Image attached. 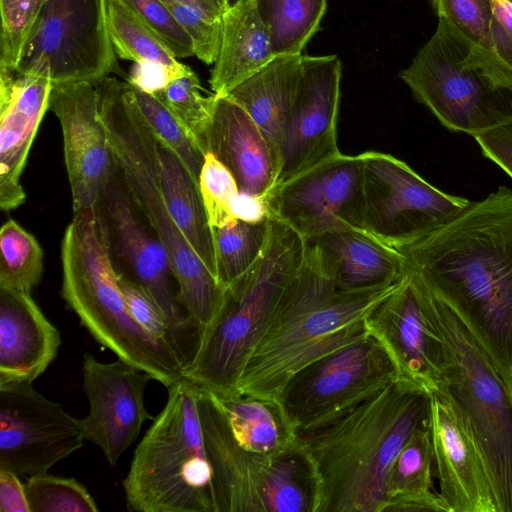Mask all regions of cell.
<instances>
[{"label":"cell","mask_w":512,"mask_h":512,"mask_svg":"<svg viewBox=\"0 0 512 512\" xmlns=\"http://www.w3.org/2000/svg\"><path fill=\"white\" fill-rule=\"evenodd\" d=\"M267 219L259 223L235 219L213 228L217 279L224 288L246 273L261 255L267 236Z\"/></svg>","instance_id":"1f68e13d"},{"label":"cell","mask_w":512,"mask_h":512,"mask_svg":"<svg viewBox=\"0 0 512 512\" xmlns=\"http://www.w3.org/2000/svg\"><path fill=\"white\" fill-rule=\"evenodd\" d=\"M240 1V0H233V2Z\"/></svg>","instance_id":"f5cc1de1"},{"label":"cell","mask_w":512,"mask_h":512,"mask_svg":"<svg viewBox=\"0 0 512 512\" xmlns=\"http://www.w3.org/2000/svg\"><path fill=\"white\" fill-rule=\"evenodd\" d=\"M306 250L343 291L388 286L406 274L403 254L363 229L341 224L304 240Z\"/></svg>","instance_id":"603a6c76"},{"label":"cell","mask_w":512,"mask_h":512,"mask_svg":"<svg viewBox=\"0 0 512 512\" xmlns=\"http://www.w3.org/2000/svg\"><path fill=\"white\" fill-rule=\"evenodd\" d=\"M362 161L340 154L266 195L269 216L304 240L341 224L361 229Z\"/></svg>","instance_id":"e0dca14e"},{"label":"cell","mask_w":512,"mask_h":512,"mask_svg":"<svg viewBox=\"0 0 512 512\" xmlns=\"http://www.w3.org/2000/svg\"><path fill=\"white\" fill-rule=\"evenodd\" d=\"M232 213L236 219L248 223L265 221L269 216L266 196L239 191L232 204Z\"/></svg>","instance_id":"c3c4849f"},{"label":"cell","mask_w":512,"mask_h":512,"mask_svg":"<svg viewBox=\"0 0 512 512\" xmlns=\"http://www.w3.org/2000/svg\"><path fill=\"white\" fill-rule=\"evenodd\" d=\"M193 43L194 55L214 64L220 46L222 17H212L180 0H162Z\"/></svg>","instance_id":"ab89813d"},{"label":"cell","mask_w":512,"mask_h":512,"mask_svg":"<svg viewBox=\"0 0 512 512\" xmlns=\"http://www.w3.org/2000/svg\"><path fill=\"white\" fill-rule=\"evenodd\" d=\"M433 462V445L427 423L412 433L393 462L388 479L387 504L433 491Z\"/></svg>","instance_id":"836d02e7"},{"label":"cell","mask_w":512,"mask_h":512,"mask_svg":"<svg viewBox=\"0 0 512 512\" xmlns=\"http://www.w3.org/2000/svg\"><path fill=\"white\" fill-rule=\"evenodd\" d=\"M202 91L198 76L191 70L153 95L184 126L205 154L206 135L212 117L215 94L206 97Z\"/></svg>","instance_id":"e575fe53"},{"label":"cell","mask_w":512,"mask_h":512,"mask_svg":"<svg viewBox=\"0 0 512 512\" xmlns=\"http://www.w3.org/2000/svg\"><path fill=\"white\" fill-rule=\"evenodd\" d=\"M46 0H0V72L16 70Z\"/></svg>","instance_id":"74e56055"},{"label":"cell","mask_w":512,"mask_h":512,"mask_svg":"<svg viewBox=\"0 0 512 512\" xmlns=\"http://www.w3.org/2000/svg\"><path fill=\"white\" fill-rule=\"evenodd\" d=\"M199 190L212 228L222 227L236 218L232 204L239 187L231 171L210 151L204 154Z\"/></svg>","instance_id":"f35d334b"},{"label":"cell","mask_w":512,"mask_h":512,"mask_svg":"<svg viewBox=\"0 0 512 512\" xmlns=\"http://www.w3.org/2000/svg\"><path fill=\"white\" fill-rule=\"evenodd\" d=\"M122 1L158 35L177 58L195 56L192 40L162 0Z\"/></svg>","instance_id":"b9f144b4"},{"label":"cell","mask_w":512,"mask_h":512,"mask_svg":"<svg viewBox=\"0 0 512 512\" xmlns=\"http://www.w3.org/2000/svg\"><path fill=\"white\" fill-rule=\"evenodd\" d=\"M117 278L133 317L147 332L169 344L178 353L185 365L177 338L154 301L139 285L125 276L117 274Z\"/></svg>","instance_id":"7bdbcfd3"},{"label":"cell","mask_w":512,"mask_h":512,"mask_svg":"<svg viewBox=\"0 0 512 512\" xmlns=\"http://www.w3.org/2000/svg\"><path fill=\"white\" fill-rule=\"evenodd\" d=\"M84 441L81 420L32 382L0 385V469L18 476L46 473Z\"/></svg>","instance_id":"9a60e30c"},{"label":"cell","mask_w":512,"mask_h":512,"mask_svg":"<svg viewBox=\"0 0 512 512\" xmlns=\"http://www.w3.org/2000/svg\"><path fill=\"white\" fill-rule=\"evenodd\" d=\"M301 73L302 55L276 56L225 94L239 104L260 129L277 174L285 124Z\"/></svg>","instance_id":"484cf974"},{"label":"cell","mask_w":512,"mask_h":512,"mask_svg":"<svg viewBox=\"0 0 512 512\" xmlns=\"http://www.w3.org/2000/svg\"><path fill=\"white\" fill-rule=\"evenodd\" d=\"M450 512L448 505L433 491L389 502L384 512Z\"/></svg>","instance_id":"681fc988"},{"label":"cell","mask_w":512,"mask_h":512,"mask_svg":"<svg viewBox=\"0 0 512 512\" xmlns=\"http://www.w3.org/2000/svg\"><path fill=\"white\" fill-rule=\"evenodd\" d=\"M107 0H46L14 72L47 70L53 85H93L118 70Z\"/></svg>","instance_id":"4fadbf2b"},{"label":"cell","mask_w":512,"mask_h":512,"mask_svg":"<svg viewBox=\"0 0 512 512\" xmlns=\"http://www.w3.org/2000/svg\"><path fill=\"white\" fill-rule=\"evenodd\" d=\"M134 450L123 488L137 512H216L197 387L182 380Z\"/></svg>","instance_id":"52a82bcc"},{"label":"cell","mask_w":512,"mask_h":512,"mask_svg":"<svg viewBox=\"0 0 512 512\" xmlns=\"http://www.w3.org/2000/svg\"><path fill=\"white\" fill-rule=\"evenodd\" d=\"M155 142L160 186L170 215L189 245L217 279L213 228L199 186L180 157L156 134Z\"/></svg>","instance_id":"83f0119b"},{"label":"cell","mask_w":512,"mask_h":512,"mask_svg":"<svg viewBox=\"0 0 512 512\" xmlns=\"http://www.w3.org/2000/svg\"><path fill=\"white\" fill-rule=\"evenodd\" d=\"M429 428L439 495L450 512H500L483 457L459 413L442 393L430 396Z\"/></svg>","instance_id":"44dd1931"},{"label":"cell","mask_w":512,"mask_h":512,"mask_svg":"<svg viewBox=\"0 0 512 512\" xmlns=\"http://www.w3.org/2000/svg\"><path fill=\"white\" fill-rule=\"evenodd\" d=\"M490 52L512 70V0H492Z\"/></svg>","instance_id":"ee69618b"},{"label":"cell","mask_w":512,"mask_h":512,"mask_svg":"<svg viewBox=\"0 0 512 512\" xmlns=\"http://www.w3.org/2000/svg\"><path fill=\"white\" fill-rule=\"evenodd\" d=\"M131 88L137 104L150 127L180 157L199 186V177L204 164V153L202 150L184 126L156 96L144 92L133 85H131Z\"/></svg>","instance_id":"d590c367"},{"label":"cell","mask_w":512,"mask_h":512,"mask_svg":"<svg viewBox=\"0 0 512 512\" xmlns=\"http://www.w3.org/2000/svg\"><path fill=\"white\" fill-rule=\"evenodd\" d=\"M218 399L233 437L246 451L274 458L297 442L278 400L245 394Z\"/></svg>","instance_id":"f1b7e54d"},{"label":"cell","mask_w":512,"mask_h":512,"mask_svg":"<svg viewBox=\"0 0 512 512\" xmlns=\"http://www.w3.org/2000/svg\"><path fill=\"white\" fill-rule=\"evenodd\" d=\"M473 137L483 155L512 178V120Z\"/></svg>","instance_id":"f6af8a7d"},{"label":"cell","mask_w":512,"mask_h":512,"mask_svg":"<svg viewBox=\"0 0 512 512\" xmlns=\"http://www.w3.org/2000/svg\"><path fill=\"white\" fill-rule=\"evenodd\" d=\"M274 56H297L320 30L327 0H253Z\"/></svg>","instance_id":"f546056e"},{"label":"cell","mask_w":512,"mask_h":512,"mask_svg":"<svg viewBox=\"0 0 512 512\" xmlns=\"http://www.w3.org/2000/svg\"><path fill=\"white\" fill-rule=\"evenodd\" d=\"M183 1L202 12L216 18L222 17V12H220L214 5H212L208 0H180Z\"/></svg>","instance_id":"f907efd6"},{"label":"cell","mask_w":512,"mask_h":512,"mask_svg":"<svg viewBox=\"0 0 512 512\" xmlns=\"http://www.w3.org/2000/svg\"><path fill=\"white\" fill-rule=\"evenodd\" d=\"M53 88L47 70L0 72V206L16 209L25 202L20 184L29 151L49 110Z\"/></svg>","instance_id":"7402d4cb"},{"label":"cell","mask_w":512,"mask_h":512,"mask_svg":"<svg viewBox=\"0 0 512 512\" xmlns=\"http://www.w3.org/2000/svg\"><path fill=\"white\" fill-rule=\"evenodd\" d=\"M197 408L216 512L290 509L302 494L310 469L298 442L274 458L252 454L236 442L216 395L197 388Z\"/></svg>","instance_id":"30bf717a"},{"label":"cell","mask_w":512,"mask_h":512,"mask_svg":"<svg viewBox=\"0 0 512 512\" xmlns=\"http://www.w3.org/2000/svg\"><path fill=\"white\" fill-rule=\"evenodd\" d=\"M267 28L253 0L233 2L222 14L221 39L210 76L214 94L225 95L274 58Z\"/></svg>","instance_id":"4316f807"},{"label":"cell","mask_w":512,"mask_h":512,"mask_svg":"<svg viewBox=\"0 0 512 512\" xmlns=\"http://www.w3.org/2000/svg\"><path fill=\"white\" fill-rule=\"evenodd\" d=\"M439 19L490 52L489 26L492 0H430ZM491 53V52H490Z\"/></svg>","instance_id":"60d3db41"},{"label":"cell","mask_w":512,"mask_h":512,"mask_svg":"<svg viewBox=\"0 0 512 512\" xmlns=\"http://www.w3.org/2000/svg\"><path fill=\"white\" fill-rule=\"evenodd\" d=\"M25 484L30 512H97V503L86 487L74 478L42 473Z\"/></svg>","instance_id":"8d00e7d4"},{"label":"cell","mask_w":512,"mask_h":512,"mask_svg":"<svg viewBox=\"0 0 512 512\" xmlns=\"http://www.w3.org/2000/svg\"><path fill=\"white\" fill-rule=\"evenodd\" d=\"M214 5L220 12L224 11L232 4L233 0H208Z\"/></svg>","instance_id":"816d5d0a"},{"label":"cell","mask_w":512,"mask_h":512,"mask_svg":"<svg viewBox=\"0 0 512 512\" xmlns=\"http://www.w3.org/2000/svg\"><path fill=\"white\" fill-rule=\"evenodd\" d=\"M61 264V296L97 342L167 388L184 380L178 353L133 317L97 208L73 215L62 239Z\"/></svg>","instance_id":"8992f818"},{"label":"cell","mask_w":512,"mask_h":512,"mask_svg":"<svg viewBox=\"0 0 512 512\" xmlns=\"http://www.w3.org/2000/svg\"><path fill=\"white\" fill-rule=\"evenodd\" d=\"M208 151L231 171L240 191L266 196L274 187L276 166L263 134L249 114L226 95L215 94L206 135Z\"/></svg>","instance_id":"d4e9b609"},{"label":"cell","mask_w":512,"mask_h":512,"mask_svg":"<svg viewBox=\"0 0 512 512\" xmlns=\"http://www.w3.org/2000/svg\"><path fill=\"white\" fill-rule=\"evenodd\" d=\"M399 77L451 131L475 136L512 120V70L444 19Z\"/></svg>","instance_id":"ba28073f"},{"label":"cell","mask_w":512,"mask_h":512,"mask_svg":"<svg viewBox=\"0 0 512 512\" xmlns=\"http://www.w3.org/2000/svg\"><path fill=\"white\" fill-rule=\"evenodd\" d=\"M369 331L390 353L400 379L429 395L443 384L444 342L431 317L426 288L406 271L397 288L367 316Z\"/></svg>","instance_id":"ac0fdd59"},{"label":"cell","mask_w":512,"mask_h":512,"mask_svg":"<svg viewBox=\"0 0 512 512\" xmlns=\"http://www.w3.org/2000/svg\"><path fill=\"white\" fill-rule=\"evenodd\" d=\"M0 250V287L31 294L43 272V251L36 238L8 220L0 230Z\"/></svg>","instance_id":"d6a6232c"},{"label":"cell","mask_w":512,"mask_h":512,"mask_svg":"<svg viewBox=\"0 0 512 512\" xmlns=\"http://www.w3.org/2000/svg\"><path fill=\"white\" fill-rule=\"evenodd\" d=\"M99 116L114 161L135 204L165 247L181 303L202 333L213 321L225 288L187 242L166 206L157 168L155 134L131 85L114 77L95 84Z\"/></svg>","instance_id":"277c9868"},{"label":"cell","mask_w":512,"mask_h":512,"mask_svg":"<svg viewBox=\"0 0 512 512\" xmlns=\"http://www.w3.org/2000/svg\"><path fill=\"white\" fill-rule=\"evenodd\" d=\"M424 286L445 348L444 379L438 393L450 400L471 433L489 471L500 512H512V392L460 316Z\"/></svg>","instance_id":"9c48e42d"},{"label":"cell","mask_w":512,"mask_h":512,"mask_svg":"<svg viewBox=\"0 0 512 512\" xmlns=\"http://www.w3.org/2000/svg\"><path fill=\"white\" fill-rule=\"evenodd\" d=\"M82 375L89 402L88 415L80 419L84 438L97 445L115 467L144 422L155 418L144 403L146 386L154 379L123 359L105 363L90 353L83 355Z\"/></svg>","instance_id":"d6986e66"},{"label":"cell","mask_w":512,"mask_h":512,"mask_svg":"<svg viewBox=\"0 0 512 512\" xmlns=\"http://www.w3.org/2000/svg\"><path fill=\"white\" fill-rule=\"evenodd\" d=\"M183 76L168 67L155 63H135L128 82L149 94H155L163 90L170 82Z\"/></svg>","instance_id":"bcb514c9"},{"label":"cell","mask_w":512,"mask_h":512,"mask_svg":"<svg viewBox=\"0 0 512 512\" xmlns=\"http://www.w3.org/2000/svg\"><path fill=\"white\" fill-rule=\"evenodd\" d=\"M359 155L361 229L394 249L422 239L470 204L432 186L390 154L366 151Z\"/></svg>","instance_id":"7c38bea8"},{"label":"cell","mask_w":512,"mask_h":512,"mask_svg":"<svg viewBox=\"0 0 512 512\" xmlns=\"http://www.w3.org/2000/svg\"><path fill=\"white\" fill-rule=\"evenodd\" d=\"M96 208L115 272L154 301L177 338L187 369L203 333L181 303L168 253L132 199L116 162Z\"/></svg>","instance_id":"8fae6325"},{"label":"cell","mask_w":512,"mask_h":512,"mask_svg":"<svg viewBox=\"0 0 512 512\" xmlns=\"http://www.w3.org/2000/svg\"><path fill=\"white\" fill-rule=\"evenodd\" d=\"M397 378L390 353L370 332L298 370L277 400L297 432Z\"/></svg>","instance_id":"5bb4252c"},{"label":"cell","mask_w":512,"mask_h":512,"mask_svg":"<svg viewBox=\"0 0 512 512\" xmlns=\"http://www.w3.org/2000/svg\"><path fill=\"white\" fill-rule=\"evenodd\" d=\"M0 512H30L25 484L5 469H0Z\"/></svg>","instance_id":"7dc6e473"},{"label":"cell","mask_w":512,"mask_h":512,"mask_svg":"<svg viewBox=\"0 0 512 512\" xmlns=\"http://www.w3.org/2000/svg\"><path fill=\"white\" fill-rule=\"evenodd\" d=\"M304 258V239L268 216L261 255L246 273L225 287L221 305L185 371V380L219 398L239 394L242 373Z\"/></svg>","instance_id":"5b68a950"},{"label":"cell","mask_w":512,"mask_h":512,"mask_svg":"<svg viewBox=\"0 0 512 512\" xmlns=\"http://www.w3.org/2000/svg\"><path fill=\"white\" fill-rule=\"evenodd\" d=\"M49 110L61 126L73 215L95 209L115 164L95 85L54 84Z\"/></svg>","instance_id":"ffe728a7"},{"label":"cell","mask_w":512,"mask_h":512,"mask_svg":"<svg viewBox=\"0 0 512 512\" xmlns=\"http://www.w3.org/2000/svg\"><path fill=\"white\" fill-rule=\"evenodd\" d=\"M430 396L397 378L297 431L316 474L314 512H384L391 467L429 423Z\"/></svg>","instance_id":"7a4b0ae2"},{"label":"cell","mask_w":512,"mask_h":512,"mask_svg":"<svg viewBox=\"0 0 512 512\" xmlns=\"http://www.w3.org/2000/svg\"><path fill=\"white\" fill-rule=\"evenodd\" d=\"M60 345L58 329L30 293L0 287V385L33 382Z\"/></svg>","instance_id":"cb8c5ba5"},{"label":"cell","mask_w":512,"mask_h":512,"mask_svg":"<svg viewBox=\"0 0 512 512\" xmlns=\"http://www.w3.org/2000/svg\"><path fill=\"white\" fill-rule=\"evenodd\" d=\"M400 281L369 290H340L305 247L304 262L281 295L242 373L238 393L277 400L298 370L367 336V316Z\"/></svg>","instance_id":"3957f363"},{"label":"cell","mask_w":512,"mask_h":512,"mask_svg":"<svg viewBox=\"0 0 512 512\" xmlns=\"http://www.w3.org/2000/svg\"><path fill=\"white\" fill-rule=\"evenodd\" d=\"M341 74L336 55H302L274 187L341 154L337 143Z\"/></svg>","instance_id":"2e32d148"},{"label":"cell","mask_w":512,"mask_h":512,"mask_svg":"<svg viewBox=\"0 0 512 512\" xmlns=\"http://www.w3.org/2000/svg\"><path fill=\"white\" fill-rule=\"evenodd\" d=\"M106 21L114 52L121 59L159 63L182 75L192 70L179 62L158 35L122 0H107Z\"/></svg>","instance_id":"4dcf8cb0"},{"label":"cell","mask_w":512,"mask_h":512,"mask_svg":"<svg viewBox=\"0 0 512 512\" xmlns=\"http://www.w3.org/2000/svg\"><path fill=\"white\" fill-rule=\"evenodd\" d=\"M398 251L406 271L460 316L512 392V190L470 202Z\"/></svg>","instance_id":"6da1fadb"}]
</instances>
